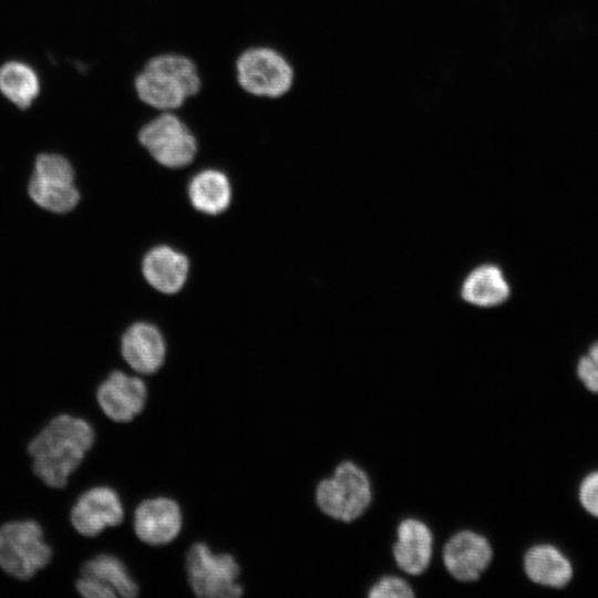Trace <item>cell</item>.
I'll use <instances>...</instances> for the list:
<instances>
[{
	"label": "cell",
	"mask_w": 598,
	"mask_h": 598,
	"mask_svg": "<svg viewBox=\"0 0 598 598\" xmlns=\"http://www.w3.org/2000/svg\"><path fill=\"white\" fill-rule=\"evenodd\" d=\"M28 189L38 206L52 213H68L80 200L79 190L74 186L73 167L59 154L44 153L35 158Z\"/></svg>",
	"instance_id": "cell-8"
},
{
	"label": "cell",
	"mask_w": 598,
	"mask_h": 598,
	"mask_svg": "<svg viewBox=\"0 0 598 598\" xmlns=\"http://www.w3.org/2000/svg\"><path fill=\"white\" fill-rule=\"evenodd\" d=\"M75 589L85 598H114L117 596L116 592L104 582L86 576H81L76 580Z\"/></svg>",
	"instance_id": "cell-24"
},
{
	"label": "cell",
	"mask_w": 598,
	"mask_h": 598,
	"mask_svg": "<svg viewBox=\"0 0 598 598\" xmlns=\"http://www.w3.org/2000/svg\"><path fill=\"white\" fill-rule=\"evenodd\" d=\"M433 534L421 519L405 518L396 528V542L392 553L398 567L417 576L426 570L433 555Z\"/></svg>",
	"instance_id": "cell-14"
},
{
	"label": "cell",
	"mask_w": 598,
	"mask_h": 598,
	"mask_svg": "<svg viewBox=\"0 0 598 598\" xmlns=\"http://www.w3.org/2000/svg\"><path fill=\"white\" fill-rule=\"evenodd\" d=\"M442 558L452 577L460 581H473L488 567L493 549L485 536L462 529L447 539Z\"/></svg>",
	"instance_id": "cell-10"
},
{
	"label": "cell",
	"mask_w": 598,
	"mask_h": 598,
	"mask_svg": "<svg viewBox=\"0 0 598 598\" xmlns=\"http://www.w3.org/2000/svg\"><path fill=\"white\" fill-rule=\"evenodd\" d=\"M121 352L127 364L143 374L156 372L163 364L166 344L163 334L152 323L130 326L121 340Z\"/></svg>",
	"instance_id": "cell-15"
},
{
	"label": "cell",
	"mask_w": 598,
	"mask_h": 598,
	"mask_svg": "<svg viewBox=\"0 0 598 598\" xmlns=\"http://www.w3.org/2000/svg\"><path fill=\"white\" fill-rule=\"evenodd\" d=\"M94 440V429L85 420L54 416L28 445L34 474L51 488L65 487Z\"/></svg>",
	"instance_id": "cell-1"
},
{
	"label": "cell",
	"mask_w": 598,
	"mask_h": 598,
	"mask_svg": "<svg viewBox=\"0 0 598 598\" xmlns=\"http://www.w3.org/2000/svg\"><path fill=\"white\" fill-rule=\"evenodd\" d=\"M52 558V548L33 519L11 520L0 526V568L9 576L27 580Z\"/></svg>",
	"instance_id": "cell-5"
},
{
	"label": "cell",
	"mask_w": 598,
	"mask_h": 598,
	"mask_svg": "<svg viewBox=\"0 0 598 598\" xmlns=\"http://www.w3.org/2000/svg\"><path fill=\"white\" fill-rule=\"evenodd\" d=\"M577 501L581 509L598 519V468L587 472L577 486Z\"/></svg>",
	"instance_id": "cell-23"
},
{
	"label": "cell",
	"mask_w": 598,
	"mask_h": 598,
	"mask_svg": "<svg viewBox=\"0 0 598 598\" xmlns=\"http://www.w3.org/2000/svg\"><path fill=\"white\" fill-rule=\"evenodd\" d=\"M123 518L122 501L109 486H95L82 493L70 513L73 528L85 537H95L106 527L120 525Z\"/></svg>",
	"instance_id": "cell-9"
},
{
	"label": "cell",
	"mask_w": 598,
	"mask_h": 598,
	"mask_svg": "<svg viewBox=\"0 0 598 598\" xmlns=\"http://www.w3.org/2000/svg\"><path fill=\"white\" fill-rule=\"evenodd\" d=\"M371 501V481L363 468L351 461L338 464L332 476L321 480L316 488L319 509L343 523L359 518Z\"/></svg>",
	"instance_id": "cell-3"
},
{
	"label": "cell",
	"mask_w": 598,
	"mask_h": 598,
	"mask_svg": "<svg viewBox=\"0 0 598 598\" xmlns=\"http://www.w3.org/2000/svg\"><path fill=\"white\" fill-rule=\"evenodd\" d=\"M188 268L187 257L166 245L152 248L144 256L142 262V271L146 281L164 293H175L183 288Z\"/></svg>",
	"instance_id": "cell-16"
},
{
	"label": "cell",
	"mask_w": 598,
	"mask_h": 598,
	"mask_svg": "<svg viewBox=\"0 0 598 598\" xmlns=\"http://www.w3.org/2000/svg\"><path fill=\"white\" fill-rule=\"evenodd\" d=\"M575 375L586 391L598 395V341L591 343L578 358Z\"/></svg>",
	"instance_id": "cell-21"
},
{
	"label": "cell",
	"mask_w": 598,
	"mask_h": 598,
	"mask_svg": "<svg viewBox=\"0 0 598 598\" xmlns=\"http://www.w3.org/2000/svg\"><path fill=\"white\" fill-rule=\"evenodd\" d=\"M0 93L17 107L31 106L40 93V80L32 66L8 61L0 66Z\"/></svg>",
	"instance_id": "cell-19"
},
{
	"label": "cell",
	"mask_w": 598,
	"mask_h": 598,
	"mask_svg": "<svg viewBox=\"0 0 598 598\" xmlns=\"http://www.w3.org/2000/svg\"><path fill=\"white\" fill-rule=\"evenodd\" d=\"M202 89L195 62L179 53H162L147 60L134 79V90L145 105L176 111Z\"/></svg>",
	"instance_id": "cell-2"
},
{
	"label": "cell",
	"mask_w": 598,
	"mask_h": 598,
	"mask_svg": "<svg viewBox=\"0 0 598 598\" xmlns=\"http://www.w3.org/2000/svg\"><path fill=\"white\" fill-rule=\"evenodd\" d=\"M188 197L197 210L208 215H218L230 204V182L221 171L203 169L189 181Z\"/></svg>",
	"instance_id": "cell-18"
},
{
	"label": "cell",
	"mask_w": 598,
	"mask_h": 598,
	"mask_svg": "<svg viewBox=\"0 0 598 598\" xmlns=\"http://www.w3.org/2000/svg\"><path fill=\"white\" fill-rule=\"evenodd\" d=\"M235 74L246 93L264 99L286 95L295 81L290 61L280 51L267 45L244 50L236 59Z\"/></svg>",
	"instance_id": "cell-4"
},
{
	"label": "cell",
	"mask_w": 598,
	"mask_h": 598,
	"mask_svg": "<svg viewBox=\"0 0 598 598\" xmlns=\"http://www.w3.org/2000/svg\"><path fill=\"white\" fill-rule=\"evenodd\" d=\"M523 570L532 584L553 590L566 588L575 576L571 559L551 542L529 546L523 555Z\"/></svg>",
	"instance_id": "cell-12"
},
{
	"label": "cell",
	"mask_w": 598,
	"mask_h": 598,
	"mask_svg": "<svg viewBox=\"0 0 598 598\" xmlns=\"http://www.w3.org/2000/svg\"><path fill=\"white\" fill-rule=\"evenodd\" d=\"M147 389L141 378L113 371L99 385L96 400L103 413L115 422H128L145 406Z\"/></svg>",
	"instance_id": "cell-11"
},
{
	"label": "cell",
	"mask_w": 598,
	"mask_h": 598,
	"mask_svg": "<svg viewBox=\"0 0 598 598\" xmlns=\"http://www.w3.org/2000/svg\"><path fill=\"white\" fill-rule=\"evenodd\" d=\"M178 504L167 497L143 501L134 513V530L150 545H165L177 537L182 528Z\"/></svg>",
	"instance_id": "cell-13"
},
{
	"label": "cell",
	"mask_w": 598,
	"mask_h": 598,
	"mask_svg": "<svg viewBox=\"0 0 598 598\" xmlns=\"http://www.w3.org/2000/svg\"><path fill=\"white\" fill-rule=\"evenodd\" d=\"M81 576L104 582L121 597L133 598L138 594V586L130 576L124 563L114 555L100 554L89 559L81 567Z\"/></svg>",
	"instance_id": "cell-20"
},
{
	"label": "cell",
	"mask_w": 598,
	"mask_h": 598,
	"mask_svg": "<svg viewBox=\"0 0 598 598\" xmlns=\"http://www.w3.org/2000/svg\"><path fill=\"white\" fill-rule=\"evenodd\" d=\"M138 142L159 164L181 168L190 164L197 153V140L174 111L159 112L138 131Z\"/></svg>",
	"instance_id": "cell-6"
},
{
	"label": "cell",
	"mask_w": 598,
	"mask_h": 598,
	"mask_svg": "<svg viewBox=\"0 0 598 598\" xmlns=\"http://www.w3.org/2000/svg\"><path fill=\"white\" fill-rule=\"evenodd\" d=\"M188 581L198 597L236 598L244 592L237 584L240 568L230 554H215L204 543L194 544L186 556Z\"/></svg>",
	"instance_id": "cell-7"
},
{
	"label": "cell",
	"mask_w": 598,
	"mask_h": 598,
	"mask_svg": "<svg viewBox=\"0 0 598 598\" xmlns=\"http://www.w3.org/2000/svg\"><path fill=\"white\" fill-rule=\"evenodd\" d=\"M460 293L472 306L491 308L506 302L511 287L501 267L486 262L476 266L465 276Z\"/></svg>",
	"instance_id": "cell-17"
},
{
	"label": "cell",
	"mask_w": 598,
	"mask_h": 598,
	"mask_svg": "<svg viewBox=\"0 0 598 598\" xmlns=\"http://www.w3.org/2000/svg\"><path fill=\"white\" fill-rule=\"evenodd\" d=\"M368 596L370 598H412L414 597V591L403 578L386 575L370 587Z\"/></svg>",
	"instance_id": "cell-22"
}]
</instances>
